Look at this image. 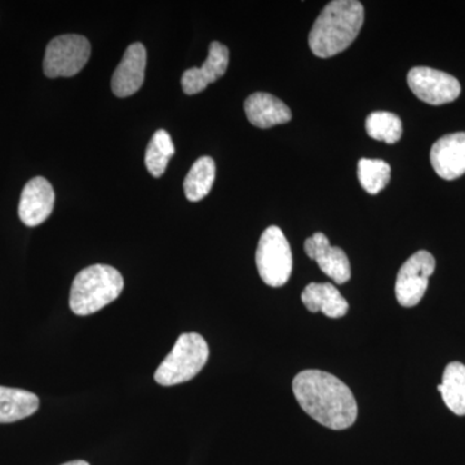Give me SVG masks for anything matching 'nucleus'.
I'll return each mask as SVG.
<instances>
[{
	"label": "nucleus",
	"mask_w": 465,
	"mask_h": 465,
	"mask_svg": "<svg viewBox=\"0 0 465 465\" xmlns=\"http://www.w3.org/2000/svg\"><path fill=\"white\" fill-rule=\"evenodd\" d=\"M292 391L302 409L323 427L342 430L356 423V399L348 385L336 376L320 370H305L293 379Z\"/></svg>",
	"instance_id": "nucleus-1"
},
{
	"label": "nucleus",
	"mask_w": 465,
	"mask_h": 465,
	"mask_svg": "<svg viewBox=\"0 0 465 465\" xmlns=\"http://www.w3.org/2000/svg\"><path fill=\"white\" fill-rule=\"evenodd\" d=\"M365 9L357 0H335L321 12L309 33V47L317 57L329 58L347 50L362 29Z\"/></svg>",
	"instance_id": "nucleus-2"
},
{
	"label": "nucleus",
	"mask_w": 465,
	"mask_h": 465,
	"mask_svg": "<svg viewBox=\"0 0 465 465\" xmlns=\"http://www.w3.org/2000/svg\"><path fill=\"white\" fill-rule=\"evenodd\" d=\"M124 287V277L113 266H88L73 281L70 309L76 316H90L118 299Z\"/></svg>",
	"instance_id": "nucleus-3"
},
{
	"label": "nucleus",
	"mask_w": 465,
	"mask_h": 465,
	"mask_svg": "<svg viewBox=\"0 0 465 465\" xmlns=\"http://www.w3.org/2000/svg\"><path fill=\"white\" fill-rule=\"evenodd\" d=\"M208 356L210 349L200 333H183L155 371V381L173 387L192 381L206 365Z\"/></svg>",
	"instance_id": "nucleus-4"
},
{
	"label": "nucleus",
	"mask_w": 465,
	"mask_h": 465,
	"mask_svg": "<svg viewBox=\"0 0 465 465\" xmlns=\"http://www.w3.org/2000/svg\"><path fill=\"white\" fill-rule=\"evenodd\" d=\"M260 277L271 287H282L292 273V252L289 241L278 226H269L260 237L256 250Z\"/></svg>",
	"instance_id": "nucleus-5"
},
{
	"label": "nucleus",
	"mask_w": 465,
	"mask_h": 465,
	"mask_svg": "<svg viewBox=\"0 0 465 465\" xmlns=\"http://www.w3.org/2000/svg\"><path fill=\"white\" fill-rule=\"evenodd\" d=\"M91 56L87 38L76 34L56 36L45 48L43 70L48 78H69L81 72Z\"/></svg>",
	"instance_id": "nucleus-6"
},
{
	"label": "nucleus",
	"mask_w": 465,
	"mask_h": 465,
	"mask_svg": "<svg viewBox=\"0 0 465 465\" xmlns=\"http://www.w3.org/2000/svg\"><path fill=\"white\" fill-rule=\"evenodd\" d=\"M434 269L436 260L428 251H418L403 262L396 280V298L400 305L412 308L421 302Z\"/></svg>",
	"instance_id": "nucleus-7"
},
{
	"label": "nucleus",
	"mask_w": 465,
	"mask_h": 465,
	"mask_svg": "<svg viewBox=\"0 0 465 465\" xmlns=\"http://www.w3.org/2000/svg\"><path fill=\"white\" fill-rule=\"evenodd\" d=\"M407 84L419 100L430 105H443L458 99L461 85L457 78L432 67H412Z\"/></svg>",
	"instance_id": "nucleus-8"
},
{
	"label": "nucleus",
	"mask_w": 465,
	"mask_h": 465,
	"mask_svg": "<svg viewBox=\"0 0 465 465\" xmlns=\"http://www.w3.org/2000/svg\"><path fill=\"white\" fill-rule=\"evenodd\" d=\"M308 258L314 260L327 277L338 284L347 283L351 277V262L347 253L341 247L330 244L329 238L323 232L309 237L304 243Z\"/></svg>",
	"instance_id": "nucleus-9"
},
{
	"label": "nucleus",
	"mask_w": 465,
	"mask_h": 465,
	"mask_svg": "<svg viewBox=\"0 0 465 465\" xmlns=\"http://www.w3.org/2000/svg\"><path fill=\"white\" fill-rule=\"evenodd\" d=\"M54 206V192L45 177H34L21 193L18 216L26 226L43 224Z\"/></svg>",
	"instance_id": "nucleus-10"
},
{
	"label": "nucleus",
	"mask_w": 465,
	"mask_h": 465,
	"mask_svg": "<svg viewBox=\"0 0 465 465\" xmlns=\"http://www.w3.org/2000/svg\"><path fill=\"white\" fill-rule=\"evenodd\" d=\"M146 48L134 43L124 52L121 63L112 76V91L116 97L133 96L145 81Z\"/></svg>",
	"instance_id": "nucleus-11"
},
{
	"label": "nucleus",
	"mask_w": 465,
	"mask_h": 465,
	"mask_svg": "<svg viewBox=\"0 0 465 465\" xmlns=\"http://www.w3.org/2000/svg\"><path fill=\"white\" fill-rule=\"evenodd\" d=\"M229 51L223 43L213 42L208 56L201 67H192L183 74L182 87L186 94H197L222 78L228 70Z\"/></svg>",
	"instance_id": "nucleus-12"
},
{
	"label": "nucleus",
	"mask_w": 465,
	"mask_h": 465,
	"mask_svg": "<svg viewBox=\"0 0 465 465\" xmlns=\"http://www.w3.org/2000/svg\"><path fill=\"white\" fill-rule=\"evenodd\" d=\"M430 163L440 177L455 180L465 173V133L446 134L430 150Z\"/></svg>",
	"instance_id": "nucleus-13"
},
{
	"label": "nucleus",
	"mask_w": 465,
	"mask_h": 465,
	"mask_svg": "<svg viewBox=\"0 0 465 465\" xmlns=\"http://www.w3.org/2000/svg\"><path fill=\"white\" fill-rule=\"evenodd\" d=\"M250 124L259 128H271L291 121V110L283 101L271 94L256 92L244 103Z\"/></svg>",
	"instance_id": "nucleus-14"
},
{
	"label": "nucleus",
	"mask_w": 465,
	"mask_h": 465,
	"mask_svg": "<svg viewBox=\"0 0 465 465\" xmlns=\"http://www.w3.org/2000/svg\"><path fill=\"white\" fill-rule=\"evenodd\" d=\"M302 302L312 313L322 312L329 318H341L348 313V302L331 283H309L302 293Z\"/></svg>",
	"instance_id": "nucleus-15"
},
{
	"label": "nucleus",
	"mask_w": 465,
	"mask_h": 465,
	"mask_svg": "<svg viewBox=\"0 0 465 465\" xmlns=\"http://www.w3.org/2000/svg\"><path fill=\"white\" fill-rule=\"evenodd\" d=\"M39 409L36 394L0 385V424L15 423L35 414Z\"/></svg>",
	"instance_id": "nucleus-16"
},
{
	"label": "nucleus",
	"mask_w": 465,
	"mask_h": 465,
	"mask_svg": "<svg viewBox=\"0 0 465 465\" xmlns=\"http://www.w3.org/2000/svg\"><path fill=\"white\" fill-rule=\"evenodd\" d=\"M442 394L443 402L459 416L465 415V366L451 362L446 366L442 384L437 387Z\"/></svg>",
	"instance_id": "nucleus-17"
},
{
	"label": "nucleus",
	"mask_w": 465,
	"mask_h": 465,
	"mask_svg": "<svg viewBox=\"0 0 465 465\" xmlns=\"http://www.w3.org/2000/svg\"><path fill=\"white\" fill-rule=\"evenodd\" d=\"M216 176V164L211 157H202L194 162L183 182V191L191 202H200L213 189Z\"/></svg>",
	"instance_id": "nucleus-18"
},
{
	"label": "nucleus",
	"mask_w": 465,
	"mask_h": 465,
	"mask_svg": "<svg viewBox=\"0 0 465 465\" xmlns=\"http://www.w3.org/2000/svg\"><path fill=\"white\" fill-rule=\"evenodd\" d=\"M174 155V145L170 134L159 130L153 134L148 149H146L145 164L152 176L161 177L166 173L168 162Z\"/></svg>",
	"instance_id": "nucleus-19"
},
{
	"label": "nucleus",
	"mask_w": 465,
	"mask_h": 465,
	"mask_svg": "<svg viewBox=\"0 0 465 465\" xmlns=\"http://www.w3.org/2000/svg\"><path fill=\"white\" fill-rule=\"evenodd\" d=\"M366 131L370 137L378 142L396 143L402 136V122L394 113L374 112L367 116Z\"/></svg>",
	"instance_id": "nucleus-20"
},
{
	"label": "nucleus",
	"mask_w": 465,
	"mask_h": 465,
	"mask_svg": "<svg viewBox=\"0 0 465 465\" xmlns=\"http://www.w3.org/2000/svg\"><path fill=\"white\" fill-rule=\"evenodd\" d=\"M358 180L369 194H378L390 183L391 166L381 159H360Z\"/></svg>",
	"instance_id": "nucleus-21"
},
{
	"label": "nucleus",
	"mask_w": 465,
	"mask_h": 465,
	"mask_svg": "<svg viewBox=\"0 0 465 465\" xmlns=\"http://www.w3.org/2000/svg\"><path fill=\"white\" fill-rule=\"evenodd\" d=\"M63 465H90L87 461L84 460H74V461H67V463Z\"/></svg>",
	"instance_id": "nucleus-22"
}]
</instances>
